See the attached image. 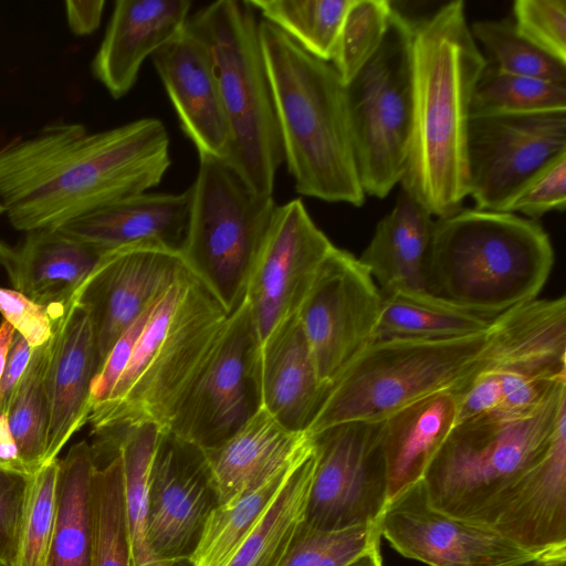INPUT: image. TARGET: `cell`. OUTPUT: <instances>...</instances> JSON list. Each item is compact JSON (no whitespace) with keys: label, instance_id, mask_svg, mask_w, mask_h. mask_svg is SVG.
Wrapping results in <instances>:
<instances>
[{"label":"cell","instance_id":"cell-1","mask_svg":"<svg viewBox=\"0 0 566 566\" xmlns=\"http://www.w3.org/2000/svg\"><path fill=\"white\" fill-rule=\"evenodd\" d=\"M169 148L155 117L96 133L51 124L0 148L1 203L17 230L55 229L156 187L171 164Z\"/></svg>","mask_w":566,"mask_h":566},{"label":"cell","instance_id":"cell-2","mask_svg":"<svg viewBox=\"0 0 566 566\" xmlns=\"http://www.w3.org/2000/svg\"><path fill=\"white\" fill-rule=\"evenodd\" d=\"M485 63L464 1L412 22V118L399 185L436 219L461 209L468 197L470 102Z\"/></svg>","mask_w":566,"mask_h":566},{"label":"cell","instance_id":"cell-3","mask_svg":"<svg viewBox=\"0 0 566 566\" xmlns=\"http://www.w3.org/2000/svg\"><path fill=\"white\" fill-rule=\"evenodd\" d=\"M283 157L298 195L361 207L364 192L352 140L346 84L275 25L261 21Z\"/></svg>","mask_w":566,"mask_h":566},{"label":"cell","instance_id":"cell-4","mask_svg":"<svg viewBox=\"0 0 566 566\" xmlns=\"http://www.w3.org/2000/svg\"><path fill=\"white\" fill-rule=\"evenodd\" d=\"M229 316L186 265L155 301L108 398L92 409L88 422L94 433L136 424H154L166 431Z\"/></svg>","mask_w":566,"mask_h":566},{"label":"cell","instance_id":"cell-5","mask_svg":"<svg viewBox=\"0 0 566 566\" xmlns=\"http://www.w3.org/2000/svg\"><path fill=\"white\" fill-rule=\"evenodd\" d=\"M554 259L536 220L462 207L434 220L426 286L432 296L495 318L538 297Z\"/></svg>","mask_w":566,"mask_h":566},{"label":"cell","instance_id":"cell-6","mask_svg":"<svg viewBox=\"0 0 566 566\" xmlns=\"http://www.w3.org/2000/svg\"><path fill=\"white\" fill-rule=\"evenodd\" d=\"M494 322L485 332L449 339H376L327 387L306 432L346 422L381 421L440 391H460L489 359Z\"/></svg>","mask_w":566,"mask_h":566},{"label":"cell","instance_id":"cell-7","mask_svg":"<svg viewBox=\"0 0 566 566\" xmlns=\"http://www.w3.org/2000/svg\"><path fill=\"white\" fill-rule=\"evenodd\" d=\"M255 10L247 0L214 1L186 28L209 49L230 128L224 161L258 193L272 196L284 161Z\"/></svg>","mask_w":566,"mask_h":566},{"label":"cell","instance_id":"cell-8","mask_svg":"<svg viewBox=\"0 0 566 566\" xmlns=\"http://www.w3.org/2000/svg\"><path fill=\"white\" fill-rule=\"evenodd\" d=\"M564 417L566 391L523 417L454 426L422 478L430 504L480 526L505 491L545 453Z\"/></svg>","mask_w":566,"mask_h":566},{"label":"cell","instance_id":"cell-9","mask_svg":"<svg viewBox=\"0 0 566 566\" xmlns=\"http://www.w3.org/2000/svg\"><path fill=\"white\" fill-rule=\"evenodd\" d=\"M189 190L180 255L231 314L245 298L279 205L273 196L255 192L223 159L208 155H199Z\"/></svg>","mask_w":566,"mask_h":566},{"label":"cell","instance_id":"cell-10","mask_svg":"<svg viewBox=\"0 0 566 566\" xmlns=\"http://www.w3.org/2000/svg\"><path fill=\"white\" fill-rule=\"evenodd\" d=\"M412 21L394 9L371 59L346 84L352 140L366 196L386 198L400 184L411 118Z\"/></svg>","mask_w":566,"mask_h":566},{"label":"cell","instance_id":"cell-11","mask_svg":"<svg viewBox=\"0 0 566 566\" xmlns=\"http://www.w3.org/2000/svg\"><path fill=\"white\" fill-rule=\"evenodd\" d=\"M566 154V111L471 116L468 196L475 208L509 212L523 189Z\"/></svg>","mask_w":566,"mask_h":566},{"label":"cell","instance_id":"cell-12","mask_svg":"<svg viewBox=\"0 0 566 566\" xmlns=\"http://www.w3.org/2000/svg\"><path fill=\"white\" fill-rule=\"evenodd\" d=\"M381 305V292L367 268L335 247L297 312L325 386L376 340Z\"/></svg>","mask_w":566,"mask_h":566},{"label":"cell","instance_id":"cell-13","mask_svg":"<svg viewBox=\"0 0 566 566\" xmlns=\"http://www.w3.org/2000/svg\"><path fill=\"white\" fill-rule=\"evenodd\" d=\"M380 430L381 421H357L312 434L317 464L305 524L339 530L378 522L388 502Z\"/></svg>","mask_w":566,"mask_h":566},{"label":"cell","instance_id":"cell-14","mask_svg":"<svg viewBox=\"0 0 566 566\" xmlns=\"http://www.w3.org/2000/svg\"><path fill=\"white\" fill-rule=\"evenodd\" d=\"M258 345L244 298L230 314L213 352L166 431L202 450L231 437L259 409L254 380Z\"/></svg>","mask_w":566,"mask_h":566},{"label":"cell","instance_id":"cell-15","mask_svg":"<svg viewBox=\"0 0 566 566\" xmlns=\"http://www.w3.org/2000/svg\"><path fill=\"white\" fill-rule=\"evenodd\" d=\"M334 248L302 199L277 206L245 294L259 343L297 314Z\"/></svg>","mask_w":566,"mask_h":566},{"label":"cell","instance_id":"cell-16","mask_svg":"<svg viewBox=\"0 0 566 566\" xmlns=\"http://www.w3.org/2000/svg\"><path fill=\"white\" fill-rule=\"evenodd\" d=\"M377 523L395 551L429 566H514L542 556L436 510L422 480L388 501Z\"/></svg>","mask_w":566,"mask_h":566},{"label":"cell","instance_id":"cell-17","mask_svg":"<svg viewBox=\"0 0 566 566\" xmlns=\"http://www.w3.org/2000/svg\"><path fill=\"white\" fill-rule=\"evenodd\" d=\"M217 504L203 451L160 431L148 497V539L158 559L189 556Z\"/></svg>","mask_w":566,"mask_h":566},{"label":"cell","instance_id":"cell-18","mask_svg":"<svg viewBox=\"0 0 566 566\" xmlns=\"http://www.w3.org/2000/svg\"><path fill=\"white\" fill-rule=\"evenodd\" d=\"M185 266L180 254L151 248H125L103 255L78 292L92 321L98 370L123 332Z\"/></svg>","mask_w":566,"mask_h":566},{"label":"cell","instance_id":"cell-19","mask_svg":"<svg viewBox=\"0 0 566 566\" xmlns=\"http://www.w3.org/2000/svg\"><path fill=\"white\" fill-rule=\"evenodd\" d=\"M480 526L535 554L566 553V417L545 453L505 491Z\"/></svg>","mask_w":566,"mask_h":566},{"label":"cell","instance_id":"cell-20","mask_svg":"<svg viewBox=\"0 0 566 566\" xmlns=\"http://www.w3.org/2000/svg\"><path fill=\"white\" fill-rule=\"evenodd\" d=\"M80 290L65 305L49 311L53 345L46 375L45 464L56 459L73 434L88 422L92 410L91 387L98 361L92 321L78 301Z\"/></svg>","mask_w":566,"mask_h":566},{"label":"cell","instance_id":"cell-21","mask_svg":"<svg viewBox=\"0 0 566 566\" xmlns=\"http://www.w3.org/2000/svg\"><path fill=\"white\" fill-rule=\"evenodd\" d=\"M150 59L198 154L224 160L230 128L207 45L185 27Z\"/></svg>","mask_w":566,"mask_h":566},{"label":"cell","instance_id":"cell-22","mask_svg":"<svg viewBox=\"0 0 566 566\" xmlns=\"http://www.w3.org/2000/svg\"><path fill=\"white\" fill-rule=\"evenodd\" d=\"M190 218V190L143 192L80 216L59 229L102 252L151 248L180 254Z\"/></svg>","mask_w":566,"mask_h":566},{"label":"cell","instance_id":"cell-23","mask_svg":"<svg viewBox=\"0 0 566 566\" xmlns=\"http://www.w3.org/2000/svg\"><path fill=\"white\" fill-rule=\"evenodd\" d=\"M188 0H118L92 62V72L113 98L136 84L140 67L186 27Z\"/></svg>","mask_w":566,"mask_h":566},{"label":"cell","instance_id":"cell-24","mask_svg":"<svg viewBox=\"0 0 566 566\" xmlns=\"http://www.w3.org/2000/svg\"><path fill=\"white\" fill-rule=\"evenodd\" d=\"M254 380L259 407L292 431L308 429L327 386L318 378L297 314L259 343Z\"/></svg>","mask_w":566,"mask_h":566},{"label":"cell","instance_id":"cell-25","mask_svg":"<svg viewBox=\"0 0 566 566\" xmlns=\"http://www.w3.org/2000/svg\"><path fill=\"white\" fill-rule=\"evenodd\" d=\"M104 254L53 228L27 231L14 244L0 240V265L13 290L46 310L66 304Z\"/></svg>","mask_w":566,"mask_h":566},{"label":"cell","instance_id":"cell-26","mask_svg":"<svg viewBox=\"0 0 566 566\" xmlns=\"http://www.w3.org/2000/svg\"><path fill=\"white\" fill-rule=\"evenodd\" d=\"M308 432L285 428L259 409L226 441L202 450L219 504L293 465L312 446Z\"/></svg>","mask_w":566,"mask_h":566},{"label":"cell","instance_id":"cell-27","mask_svg":"<svg viewBox=\"0 0 566 566\" xmlns=\"http://www.w3.org/2000/svg\"><path fill=\"white\" fill-rule=\"evenodd\" d=\"M434 220L400 188L392 209L378 221L368 245L358 258L381 295L428 293L424 272Z\"/></svg>","mask_w":566,"mask_h":566},{"label":"cell","instance_id":"cell-28","mask_svg":"<svg viewBox=\"0 0 566 566\" xmlns=\"http://www.w3.org/2000/svg\"><path fill=\"white\" fill-rule=\"evenodd\" d=\"M457 403L454 391H440L416 400L381 420L388 501L422 480L455 424Z\"/></svg>","mask_w":566,"mask_h":566},{"label":"cell","instance_id":"cell-29","mask_svg":"<svg viewBox=\"0 0 566 566\" xmlns=\"http://www.w3.org/2000/svg\"><path fill=\"white\" fill-rule=\"evenodd\" d=\"M92 447L81 441L61 459L56 509L45 566H92Z\"/></svg>","mask_w":566,"mask_h":566},{"label":"cell","instance_id":"cell-30","mask_svg":"<svg viewBox=\"0 0 566 566\" xmlns=\"http://www.w3.org/2000/svg\"><path fill=\"white\" fill-rule=\"evenodd\" d=\"M317 464L313 446L289 474L274 500L226 566H281L306 520Z\"/></svg>","mask_w":566,"mask_h":566},{"label":"cell","instance_id":"cell-31","mask_svg":"<svg viewBox=\"0 0 566 566\" xmlns=\"http://www.w3.org/2000/svg\"><path fill=\"white\" fill-rule=\"evenodd\" d=\"M160 431L154 424H136L95 433L111 443L122 459L133 566H159L148 539V497L150 469Z\"/></svg>","mask_w":566,"mask_h":566},{"label":"cell","instance_id":"cell-32","mask_svg":"<svg viewBox=\"0 0 566 566\" xmlns=\"http://www.w3.org/2000/svg\"><path fill=\"white\" fill-rule=\"evenodd\" d=\"M495 318L455 306L429 293L382 295L376 339H449L482 333Z\"/></svg>","mask_w":566,"mask_h":566},{"label":"cell","instance_id":"cell-33","mask_svg":"<svg viewBox=\"0 0 566 566\" xmlns=\"http://www.w3.org/2000/svg\"><path fill=\"white\" fill-rule=\"evenodd\" d=\"M92 476V566H133L123 464L118 451L97 439Z\"/></svg>","mask_w":566,"mask_h":566},{"label":"cell","instance_id":"cell-34","mask_svg":"<svg viewBox=\"0 0 566 566\" xmlns=\"http://www.w3.org/2000/svg\"><path fill=\"white\" fill-rule=\"evenodd\" d=\"M305 453L290 468L269 476L233 501L216 505L209 513L200 537L189 555L192 565L226 566Z\"/></svg>","mask_w":566,"mask_h":566},{"label":"cell","instance_id":"cell-35","mask_svg":"<svg viewBox=\"0 0 566 566\" xmlns=\"http://www.w3.org/2000/svg\"><path fill=\"white\" fill-rule=\"evenodd\" d=\"M52 345L51 336L43 345L32 348L28 367L6 411L20 461L29 474L45 464L49 427L46 375Z\"/></svg>","mask_w":566,"mask_h":566},{"label":"cell","instance_id":"cell-36","mask_svg":"<svg viewBox=\"0 0 566 566\" xmlns=\"http://www.w3.org/2000/svg\"><path fill=\"white\" fill-rule=\"evenodd\" d=\"M315 57L332 62L352 0H247Z\"/></svg>","mask_w":566,"mask_h":566},{"label":"cell","instance_id":"cell-37","mask_svg":"<svg viewBox=\"0 0 566 566\" xmlns=\"http://www.w3.org/2000/svg\"><path fill=\"white\" fill-rule=\"evenodd\" d=\"M566 111V84L483 66L473 87L470 115Z\"/></svg>","mask_w":566,"mask_h":566},{"label":"cell","instance_id":"cell-38","mask_svg":"<svg viewBox=\"0 0 566 566\" xmlns=\"http://www.w3.org/2000/svg\"><path fill=\"white\" fill-rule=\"evenodd\" d=\"M485 50V60L497 69L523 76L566 84V63L548 55L515 29L510 18L480 20L470 27Z\"/></svg>","mask_w":566,"mask_h":566},{"label":"cell","instance_id":"cell-39","mask_svg":"<svg viewBox=\"0 0 566 566\" xmlns=\"http://www.w3.org/2000/svg\"><path fill=\"white\" fill-rule=\"evenodd\" d=\"M378 523L339 530L303 524L281 566H348L360 556L380 549Z\"/></svg>","mask_w":566,"mask_h":566},{"label":"cell","instance_id":"cell-40","mask_svg":"<svg viewBox=\"0 0 566 566\" xmlns=\"http://www.w3.org/2000/svg\"><path fill=\"white\" fill-rule=\"evenodd\" d=\"M61 459L31 474L12 566H45L53 534Z\"/></svg>","mask_w":566,"mask_h":566},{"label":"cell","instance_id":"cell-41","mask_svg":"<svg viewBox=\"0 0 566 566\" xmlns=\"http://www.w3.org/2000/svg\"><path fill=\"white\" fill-rule=\"evenodd\" d=\"M392 11L387 0H352L331 62L345 84L379 49Z\"/></svg>","mask_w":566,"mask_h":566},{"label":"cell","instance_id":"cell-42","mask_svg":"<svg viewBox=\"0 0 566 566\" xmlns=\"http://www.w3.org/2000/svg\"><path fill=\"white\" fill-rule=\"evenodd\" d=\"M513 15L523 38L566 63V0H516Z\"/></svg>","mask_w":566,"mask_h":566},{"label":"cell","instance_id":"cell-43","mask_svg":"<svg viewBox=\"0 0 566 566\" xmlns=\"http://www.w3.org/2000/svg\"><path fill=\"white\" fill-rule=\"evenodd\" d=\"M566 208V154L541 171L515 198L512 213L537 220L549 211L563 212Z\"/></svg>","mask_w":566,"mask_h":566},{"label":"cell","instance_id":"cell-44","mask_svg":"<svg viewBox=\"0 0 566 566\" xmlns=\"http://www.w3.org/2000/svg\"><path fill=\"white\" fill-rule=\"evenodd\" d=\"M31 474L0 469V566H12Z\"/></svg>","mask_w":566,"mask_h":566},{"label":"cell","instance_id":"cell-45","mask_svg":"<svg viewBox=\"0 0 566 566\" xmlns=\"http://www.w3.org/2000/svg\"><path fill=\"white\" fill-rule=\"evenodd\" d=\"M0 313L32 348L46 343L53 334L49 311L15 290L0 286Z\"/></svg>","mask_w":566,"mask_h":566},{"label":"cell","instance_id":"cell-46","mask_svg":"<svg viewBox=\"0 0 566 566\" xmlns=\"http://www.w3.org/2000/svg\"><path fill=\"white\" fill-rule=\"evenodd\" d=\"M31 354L30 344L15 332L0 380V415H6L10 398L28 367Z\"/></svg>","mask_w":566,"mask_h":566},{"label":"cell","instance_id":"cell-47","mask_svg":"<svg viewBox=\"0 0 566 566\" xmlns=\"http://www.w3.org/2000/svg\"><path fill=\"white\" fill-rule=\"evenodd\" d=\"M104 6V0L66 1V20L73 33L76 35L93 33L99 27Z\"/></svg>","mask_w":566,"mask_h":566},{"label":"cell","instance_id":"cell-48","mask_svg":"<svg viewBox=\"0 0 566 566\" xmlns=\"http://www.w3.org/2000/svg\"><path fill=\"white\" fill-rule=\"evenodd\" d=\"M14 333V328L8 322L3 321L0 324V380L4 371Z\"/></svg>","mask_w":566,"mask_h":566},{"label":"cell","instance_id":"cell-49","mask_svg":"<svg viewBox=\"0 0 566 566\" xmlns=\"http://www.w3.org/2000/svg\"><path fill=\"white\" fill-rule=\"evenodd\" d=\"M348 566H382L380 549L369 552Z\"/></svg>","mask_w":566,"mask_h":566},{"label":"cell","instance_id":"cell-50","mask_svg":"<svg viewBox=\"0 0 566 566\" xmlns=\"http://www.w3.org/2000/svg\"><path fill=\"white\" fill-rule=\"evenodd\" d=\"M566 553L553 554V555H542L530 559L527 562L514 565V566H549L551 562L560 555H565Z\"/></svg>","mask_w":566,"mask_h":566},{"label":"cell","instance_id":"cell-51","mask_svg":"<svg viewBox=\"0 0 566 566\" xmlns=\"http://www.w3.org/2000/svg\"><path fill=\"white\" fill-rule=\"evenodd\" d=\"M159 566H193L189 559V556H182L177 558H161L159 559Z\"/></svg>","mask_w":566,"mask_h":566},{"label":"cell","instance_id":"cell-52","mask_svg":"<svg viewBox=\"0 0 566 566\" xmlns=\"http://www.w3.org/2000/svg\"><path fill=\"white\" fill-rule=\"evenodd\" d=\"M549 566H566V554L555 557Z\"/></svg>","mask_w":566,"mask_h":566},{"label":"cell","instance_id":"cell-53","mask_svg":"<svg viewBox=\"0 0 566 566\" xmlns=\"http://www.w3.org/2000/svg\"><path fill=\"white\" fill-rule=\"evenodd\" d=\"M4 212V207L2 206L1 201H0V214Z\"/></svg>","mask_w":566,"mask_h":566},{"label":"cell","instance_id":"cell-54","mask_svg":"<svg viewBox=\"0 0 566 566\" xmlns=\"http://www.w3.org/2000/svg\"><path fill=\"white\" fill-rule=\"evenodd\" d=\"M0 469H3V468H2V465H1V463H0Z\"/></svg>","mask_w":566,"mask_h":566}]
</instances>
